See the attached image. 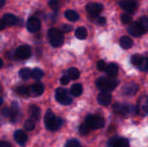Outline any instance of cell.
I'll return each mask as SVG.
<instances>
[{
	"mask_svg": "<svg viewBox=\"0 0 148 147\" xmlns=\"http://www.w3.org/2000/svg\"><path fill=\"white\" fill-rule=\"evenodd\" d=\"M44 124L46 126V128L49 131H57L59 130L62 124H63V120L61 118H57L56 117V115L54 114V113L50 110H49L44 117Z\"/></svg>",
	"mask_w": 148,
	"mask_h": 147,
	"instance_id": "6da1fadb",
	"label": "cell"
},
{
	"mask_svg": "<svg viewBox=\"0 0 148 147\" xmlns=\"http://www.w3.org/2000/svg\"><path fill=\"white\" fill-rule=\"evenodd\" d=\"M48 37L50 44L55 48L61 47L64 42V36L62 32L56 28H51L49 29Z\"/></svg>",
	"mask_w": 148,
	"mask_h": 147,
	"instance_id": "7a4b0ae2",
	"label": "cell"
},
{
	"mask_svg": "<svg viewBox=\"0 0 148 147\" xmlns=\"http://www.w3.org/2000/svg\"><path fill=\"white\" fill-rule=\"evenodd\" d=\"M96 85L100 90L103 92H109L116 88L118 85V81L114 80L113 78L100 77L96 81Z\"/></svg>",
	"mask_w": 148,
	"mask_h": 147,
	"instance_id": "3957f363",
	"label": "cell"
},
{
	"mask_svg": "<svg viewBox=\"0 0 148 147\" xmlns=\"http://www.w3.org/2000/svg\"><path fill=\"white\" fill-rule=\"evenodd\" d=\"M85 123L91 130H97L105 126V120L99 115H88L85 120Z\"/></svg>",
	"mask_w": 148,
	"mask_h": 147,
	"instance_id": "277c9868",
	"label": "cell"
},
{
	"mask_svg": "<svg viewBox=\"0 0 148 147\" xmlns=\"http://www.w3.org/2000/svg\"><path fill=\"white\" fill-rule=\"evenodd\" d=\"M56 99L60 104L64 106H68L72 102V98L69 96L68 91L61 88H57L56 91Z\"/></svg>",
	"mask_w": 148,
	"mask_h": 147,
	"instance_id": "5b68a950",
	"label": "cell"
},
{
	"mask_svg": "<svg viewBox=\"0 0 148 147\" xmlns=\"http://www.w3.org/2000/svg\"><path fill=\"white\" fill-rule=\"evenodd\" d=\"M31 55V49L28 45H22L18 47L15 51V58L18 60H25L28 59Z\"/></svg>",
	"mask_w": 148,
	"mask_h": 147,
	"instance_id": "8992f818",
	"label": "cell"
},
{
	"mask_svg": "<svg viewBox=\"0 0 148 147\" xmlns=\"http://www.w3.org/2000/svg\"><path fill=\"white\" fill-rule=\"evenodd\" d=\"M44 91V86L42 83L37 82L29 88H27V95L29 97H38Z\"/></svg>",
	"mask_w": 148,
	"mask_h": 147,
	"instance_id": "52a82bcc",
	"label": "cell"
},
{
	"mask_svg": "<svg viewBox=\"0 0 148 147\" xmlns=\"http://www.w3.org/2000/svg\"><path fill=\"white\" fill-rule=\"evenodd\" d=\"M128 32L130 35H132L133 36L138 37L142 36L146 31L144 30V29L142 28L141 24L140 23V22H134L131 23V25H129L128 29H127Z\"/></svg>",
	"mask_w": 148,
	"mask_h": 147,
	"instance_id": "ba28073f",
	"label": "cell"
},
{
	"mask_svg": "<svg viewBox=\"0 0 148 147\" xmlns=\"http://www.w3.org/2000/svg\"><path fill=\"white\" fill-rule=\"evenodd\" d=\"M120 7L124 10L125 11H127L128 13H133L138 8V3L135 0H124L121 1L119 3Z\"/></svg>",
	"mask_w": 148,
	"mask_h": 147,
	"instance_id": "9c48e42d",
	"label": "cell"
},
{
	"mask_svg": "<svg viewBox=\"0 0 148 147\" xmlns=\"http://www.w3.org/2000/svg\"><path fill=\"white\" fill-rule=\"evenodd\" d=\"M27 29L31 33H36L41 29V21L36 17L31 16L27 21Z\"/></svg>",
	"mask_w": 148,
	"mask_h": 147,
	"instance_id": "30bf717a",
	"label": "cell"
},
{
	"mask_svg": "<svg viewBox=\"0 0 148 147\" xmlns=\"http://www.w3.org/2000/svg\"><path fill=\"white\" fill-rule=\"evenodd\" d=\"M137 112L141 116L148 115V96H142L138 102Z\"/></svg>",
	"mask_w": 148,
	"mask_h": 147,
	"instance_id": "8fae6325",
	"label": "cell"
},
{
	"mask_svg": "<svg viewBox=\"0 0 148 147\" xmlns=\"http://www.w3.org/2000/svg\"><path fill=\"white\" fill-rule=\"evenodd\" d=\"M87 11L93 16H96L99 15L102 10H103V5L99 3H89L86 6Z\"/></svg>",
	"mask_w": 148,
	"mask_h": 147,
	"instance_id": "7c38bea8",
	"label": "cell"
},
{
	"mask_svg": "<svg viewBox=\"0 0 148 147\" xmlns=\"http://www.w3.org/2000/svg\"><path fill=\"white\" fill-rule=\"evenodd\" d=\"M133 107L122 105V104H115L113 107V109L115 113H120L123 116H127L133 112Z\"/></svg>",
	"mask_w": 148,
	"mask_h": 147,
	"instance_id": "4fadbf2b",
	"label": "cell"
},
{
	"mask_svg": "<svg viewBox=\"0 0 148 147\" xmlns=\"http://www.w3.org/2000/svg\"><path fill=\"white\" fill-rule=\"evenodd\" d=\"M2 20L5 23L6 26H13V25H17V24L22 25V20L20 21L19 18H17L13 14H10V13L4 14L2 17Z\"/></svg>",
	"mask_w": 148,
	"mask_h": 147,
	"instance_id": "5bb4252c",
	"label": "cell"
},
{
	"mask_svg": "<svg viewBox=\"0 0 148 147\" xmlns=\"http://www.w3.org/2000/svg\"><path fill=\"white\" fill-rule=\"evenodd\" d=\"M98 102L101 106H108L112 101V94L109 92H102L98 95Z\"/></svg>",
	"mask_w": 148,
	"mask_h": 147,
	"instance_id": "9a60e30c",
	"label": "cell"
},
{
	"mask_svg": "<svg viewBox=\"0 0 148 147\" xmlns=\"http://www.w3.org/2000/svg\"><path fill=\"white\" fill-rule=\"evenodd\" d=\"M108 147H129V143L126 139L112 138L108 141Z\"/></svg>",
	"mask_w": 148,
	"mask_h": 147,
	"instance_id": "2e32d148",
	"label": "cell"
},
{
	"mask_svg": "<svg viewBox=\"0 0 148 147\" xmlns=\"http://www.w3.org/2000/svg\"><path fill=\"white\" fill-rule=\"evenodd\" d=\"M14 139L16 140V142L18 145L24 146L28 140V136L24 132H23L21 130H17L14 133Z\"/></svg>",
	"mask_w": 148,
	"mask_h": 147,
	"instance_id": "e0dca14e",
	"label": "cell"
},
{
	"mask_svg": "<svg viewBox=\"0 0 148 147\" xmlns=\"http://www.w3.org/2000/svg\"><path fill=\"white\" fill-rule=\"evenodd\" d=\"M138 90H139V87L134 83H128L125 85L122 88L123 93L127 95H134L138 92Z\"/></svg>",
	"mask_w": 148,
	"mask_h": 147,
	"instance_id": "ac0fdd59",
	"label": "cell"
},
{
	"mask_svg": "<svg viewBox=\"0 0 148 147\" xmlns=\"http://www.w3.org/2000/svg\"><path fill=\"white\" fill-rule=\"evenodd\" d=\"M118 72H119V67L116 63L112 62L109 65H108L106 73L110 78H114L118 75Z\"/></svg>",
	"mask_w": 148,
	"mask_h": 147,
	"instance_id": "d6986e66",
	"label": "cell"
},
{
	"mask_svg": "<svg viewBox=\"0 0 148 147\" xmlns=\"http://www.w3.org/2000/svg\"><path fill=\"white\" fill-rule=\"evenodd\" d=\"M29 113L30 115V117L33 119V120H39L40 118H41V110L40 108L36 106V105H31L29 107Z\"/></svg>",
	"mask_w": 148,
	"mask_h": 147,
	"instance_id": "ffe728a7",
	"label": "cell"
},
{
	"mask_svg": "<svg viewBox=\"0 0 148 147\" xmlns=\"http://www.w3.org/2000/svg\"><path fill=\"white\" fill-rule=\"evenodd\" d=\"M120 44L123 49H128L132 48V46L134 45V42L129 36H122L120 39Z\"/></svg>",
	"mask_w": 148,
	"mask_h": 147,
	"instance_id": "44dd1931",
	"label": "cell"
},
{
	"mask_svg": "<svg viewBox=\"0 0 148 147\" xmlns=\"http://www.w3.org/2000/svg\"><path fill=\"white\" fill-rule=\"evenodd\" d=\"M65 16L68 20L71 21V22H76L79 20V15L76 11L73 10H68L65 12Z\"/></svg>",
	"mask_w": 148,
	"mask_h": 147,
	"instance_id": "7402d4cb",
	"label": "cell"
},
{
	"mask_svg": "<svg viewBox=\"0 0 148 147\" xmlns=\"http://www.w3.org/2000/svg\"><path fill=\"white\" fill-rule=\"evenodd\" d=\"M82 86L79 83H76V84H74L72 87H71V89H70V93L73 96L75 97H78L80 95H82Z\"/></svg>",
	"mask_w": 148,
	"mask_h": 147,
	"instance_id": "603a6c76",
	"label": "cell"
},
{
	"mask_svg": "<svg viewBox=\"0 0 148 147\" xmlns=\"http://www.w3.org/2000/svg\"><path fill=\"white\" fill-rule=\"evenodd\" d=\"M75 36L80 39V40H84L87 38L88 36V32H87V29L84 28V27H79L75 29Z\"/></svg>",
	"mask_w": 148,
	"mask_h": 147,
	"instance_id": "cb8c5ba5",
	"label": "cell"
},
{
	"mask_svg": "<svg viewBox=\"0 0 148 147\" xmlns=\"http://www.w3.org/2000/svg\"><path fill=\"white\" fill-rule=\"evenodd\" d=\"M19 76L23 80H28L32 77V70L29 68H23L19 71Z\"/></svg>",
	"mask_w": 148,
	"mask_h": 147,
	"instance_id": "d4e9b609",
	"label": "cell"
},
{
	"mask_svg": "<svg viewBox=\"0 0 148 147\" xmlns=\"http://www.w3.org/2000/svg\"><path fill=\"white\" fill-rule=\"evenodd\" d=\"M19 117V108H18V106L16 103L13 104L12 106V109H11V116H10V120L11 121L13 122H16L17 120Z\"/></svg>",
	"mask_w": 148,
	"mask_h": 147,
	"instance_id": "484cf974",
	"label": "cell"
},
{
	"mask_svg": "<svg viewBox=\"0 0 148 147\" xmlns=\"http://www.w3.org/2000/svg\"><path fill=\"white\" fill-rule=\"evenodd\" d=\"M143 60H144V58L141 55H134L131 57V62H132V64L134 66H135V67H138V68L140 67Z\"/></svg>",
	"mask_w": 148,
	"mask_h": 147,
	"instance_id": "4316f807",
	"label": "cell"
},
{
	"mask_svg": "<svg viewBox=\"0 0 148 147\" xmlns=\"http://www.w3.org/2000/svg\"><path fill=\"white\" fill-rule=\"evenodd\" d=\"M43 76V71L39 68H36L32 70V78L36 81H39L42 78Z\"/></svg>",
	"mask_w": 148,
	"mask_h": 147,
	"instance_id": "83f0119b",
	"label": "cell"
},
{
	"mask_svg": "<svg viewBox=\"0 0 148 147\" xmlns=\"http://www.w3.org/2000/svg\"><path fill=\"white\" fill-rule=\"evenodd\" d=\"M69 77L71 80H77L80 77V72L76 68H71L69 69Z\"/></svg>",
	"mask_w": 148,
	"mask_h": 147,
	"instance_id": "f1b7e54d",
	"label": "cell"
},
{
	"mask_svg": "<svg viewBox=\"0 0 148 147\" xmlns=\"http://www.w3.org/2000/svg\"><path fill=\"white\" fill-rule=\"evenodd\" d=\"M79 130H80L81 134H82V135H87V134H88V133H89V132L91 131L90 127H89L86 123L82 124V125L80 126Z\"/></svg>",
	"mask_w": 148,
	"mask_h": 147,
	"instance_id": "f546056e",
	"label": "cell"
},
{
	"mask_svg": "<svg viewBox=\"0 0 148 147\" xmlns=\"http://www.w3.org/2000/svg\"><path fill=\"white\" fill-rule=\"evenodd\" d=\"M24 128L27 131H32L35 128V122L33 120H27L24 123Z\"/></svg>",
	"mask_w": 148,
	"mask_h": 147,
	"instance_id": "4dcf8cb0",
	"label": "cell"
},
{
	"mask_svg": "<svg viewBox=\"0 0 148 147\" xmlns=\"http://www.w3.org/2000/svg\"><path fill=\"white\" fill-rule=\"evenodd\" d=\"M65 147H81V144L77 139H69L66 143Z\"/></svg>",
	"mask_w": 148,
	"mask_h": 147,
	"instance_id": "1f68e13d",
	"label": "cell"
},
{
	"mask_svg": "<svg viewBox=\"0 0 148 147\" xmlns=\"http://www.w3.org/2000/svg\"><path fill=\"white\" fill-rule=\"evenodd\" d=\"M139 22H140V23L141 24V26H142V28L144 29V30H145L146 32L148 31V17L147 16H142Z\"/></svg>",
	"mask_w": 148,
	"mask_h": 147,
	"instance_id": "d6a6232c",
	"label": "cell"
},
{
	"mask_svg": "<svg viewBox=\"0 0 148 147\" xmlns=\"http://www.w3.org/2000/svg\"><path fill=\"white\" fill-rule=\"evenodd\" d=\"M49 7H50L53 10H55V11L58 10L59 8H60V4H59V3H58L57 0H50V1L49 2Z\"/></svg>",
	"mask_w": 148,
	"mask_h": 147,
	"instance_id": "836d02e7",
	"label": "cell"
},
{
	"mask_svg": "<svg viewBox=\"0 0 148 147\" xmlns=\"http://www.w3.org/2000/svg\"><path fill=\"white\" fill-rule=\"evenodd\" d=\"M132 19H133L132 18V16L129 15L128 13H123L121 15V21L124 23H131L132 22Z\"/></svg>",
	"mask_w": 148,
	"mask_h": 147,
	"instance_id": "e575fe53",
	"label": "cell"
},
{
	"mask_svg": "<svg viewBox=\"0 0 148 147\" xmlns=\"http://www.w3.org/2000/svg\"><path fill=\"white\" fill-rule=\"evenodd\" d=\"M107 68H108V65L105 62V61H103V60L98 61V62H97V68L100 71H106L107 70Z\"/></svg>",
	"mask_w": 148,
	"mask_h": 147,
	"instance_id": "d590c367",
	"label": "cell"
},
{
	"mask_svg": "<svg viewBox=\"0 0 148 147\" xmlns=\"http://www.w3.org/2000/svg\"><path fill=\"white\" fill-rule=\"evenodd\" d=\"M140 68V70L143 71V72H147V71H148V59L144 58V60H143V62H142V63H141Z\"/></svg>",
	"mask_w": 148,
	"mask_h": 147,
	"instance_id": "8d00e7d4",
	"label": "cell"
},
{
	"mask_svg": "<svg viewBox=\"0 0 148 147\" xmlns=\"http://www.w3.org/2000/svg\"><path fill=\"white\" fill-rule=\"evenodd\" d=\"M2 115L3 116V117H5V118H10V116H11V110L10 109V108H8L7 107H3V109H2Z\"/></svg>",
	"mask_w": 148,
	"mask_h": 147,
	"instance_id": "74e56055",
	"label": "cell"
},
{
	"mask_svg": "<svg viewBox=\"0 0 148 147\" xmlns=\"http://www.w3.org/2000/svg\"><path fill=\"white\" fill-rule=\"evenodd\" d=\"M73 29V27L71 25H69V24H63L62 26V30L65 33H69L70 32L71 30Z\"/></svg>",
	"mask_w": 148,
	"mask_h": 147,
	"instance_id": "f35d334b",
	"label": "cell"
},
{
	"mask_svg": "<svg viewBox=\"0 0 148 147\" xmlns=\"http://www.w3.org/2000/svg\"><path fill=\"white\" fill-rule=\"evenodd\" d=\"M16 92L18 94H21V95H24V94H27V88H24V87H19L17 89H16Z\"/></svg>",
	"mask_w": 148,
	"mask_h": 147,
	"instance_id": "ab89813d",
	"label": "cell"
},
{
	"mask_svg": "<svg viewBox=\"0 0 148 147\" xmlns=\"http://www.w3.org/2000/svg\"><path fill=\"white\" fill-rule=\"evenodd\" d=\"M69 80H70V78H69V76L63 75V76L61 78L60 81H61V84H62V85H67V84H69Z\"/></svg>",
	"mask_w": 148,
	"mask_h": 147,
	"instance_id": "60d3db41",
	"label": "cell"
},
{
	"mask_svg": "<svg viewBox=\"0 0 148 147\" xmlns=\"http://www.w3.org/2000/svg\"><path fill=\"white\" fill-rule=\"evenodd\" d=\"M106 22H107V20H106V18H105V17H103V16L99 17V18H98V20H97V23H98L100 25H104V24L106 23Z\"/></svg>",
	"mask_w": 148,
	"mask_h": 147,
	"instance_id": "b9f144b4",
	"label": "cell"
},
{
	"mask_svg": "<svg viewBox=\"0 0 148 147\" xmlns=\"http://www.w3.org/2000/svg\"><path fill=\"white\" fill-rule=\"evenodd\" d=\"M0 147H11V146H10L8 142L2 141V142H1V144H0Z\"/></svg>",
	"mask_w": 148,
	"mask_h": 147,
	"instance_id": "7bdbcfd3",
	"label": "cell"
},
{
	"mask_svg": "<svg viewBox=\"0 0 148 147\" xmlns=\"http://www.w3.org/2000/svg\"><path fill=\"white\" fill-rule=\"evenodd\" d=\"M5 26H6L5 23H4V22H3V20L1 19V29L3 30V29L5 28Z\"/></svg>",
	"mask_w": 148,
	"mask_h": 147,
	"instance_id": "ee69618b",
	"label": "cell"
},
{
	"mask_svg": "<svg viewBox=\"0 0 148 147\" xmlns=\"http://www.w3.org/2000/svg\"><path fill=\"white\" fill-rule=\"evenodd\" d=\"M5 3V0H0V6L3 7Z\"/></svg>",
	"mask_w": 148,
	"mask_h": 147,
	"instance_id": "f6af8a7d",
	"label": "cell"
}]
</instances>
